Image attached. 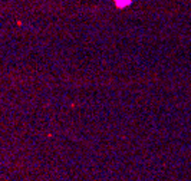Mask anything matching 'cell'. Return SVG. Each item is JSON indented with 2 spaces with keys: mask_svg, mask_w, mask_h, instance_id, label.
I'll return each instance as SVG.
<instances>
[{
  "mask_svg": "<svg viewBox=\"0 0 191 181\" xmlns=\"http://www.w3.org/2000/svg\"><path fill=\"white\" fill-rule=\"evenodd\" d=\"M115 1H116L119 6H125V4H128V3H129L128 0H115Z\"/></svg>",
  "mask_w": 191,
  "mask_h": 181,
  "instance_id": "1",
  "label": "cell"
}]
</instances>
